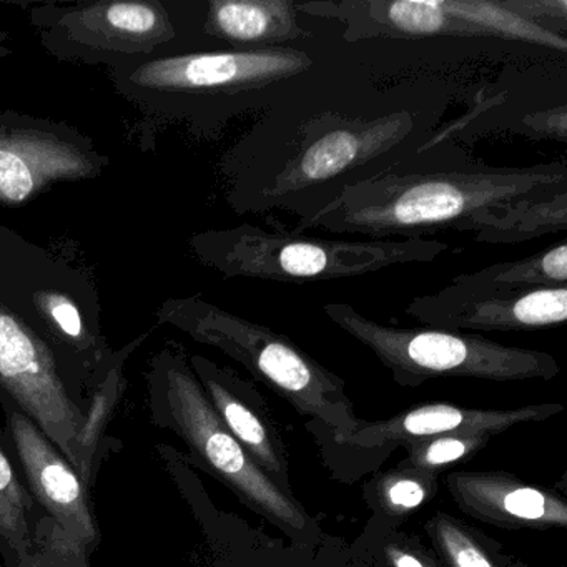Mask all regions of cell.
<instances>
[{
    "instance_id": "obj_4",
    "label": "cell",
    "mask_w": 567,
    "mask_h": 567,
    "mask_svg": "<svg viewBox=\"0 0 567 567\" xmlns=\"http://www.w3.org/2000/svg\"><path fill=\"white\" fill-rule=\"evenodd\" d=\"M198 264L225 278L303 284L357 278L398 265L430 264L451 250L430 238L331 240L257 225L214 228L188 240Z\"/></svg>"
},
{
    "instance_id": "obj_29",
    "label": "cell",
    "mask_w": 567,
    "mask_h": 567,
    "mask_svg": "<svg viewBox=\"0 0 567 567\" xmlns=\"http://www.w3.org/2000/svg\"><path fill=\"white\" fill-rule=\"evenodd\" d=\"M527 125L539 134L549 135V137L559 138L566 142V109L559 107L554 111L537 112V114L527 117Z\"/></svg>"
},
{
    "instance_id": "obj_23",
    "label": "cell",
    "mask_w": 567,
    "mask_h": 567,
    "mask_svg": "<svg viewBox=\"0 0 567 567\" xmlns=\"http://www.w3.org/2000/svg\"><path fill=\"white\" fill-rule=\"evenodd\" d=\"M436 491V474L401 463L368 484V501L378 513L401 519L416 513Z\"/></svg>"
},
{
    "instance_id": "obj_13",
    "label": "cell",
    "mask_w": 567,
    "mask_h": 567,
    "mask_svg": "<svg viewBox=\"0 0 567 567\" xmlns=\"http://www.w3.org/2000/svg\"><path fill=\"white\" fill-rule=\"evenodd\" d=\"M406 315L423 327L476 334L543 330L566 323L567 287L514 290L457 275L436 293L413 298Z\"/></svg>"
},
{
    "instance_id": "obj_15",
    "label": "cell",
    "mask_w": 567,
    "mask_h": 567,
    "mask_svg": "<svg viewBox=\"0 0 567 567\" xmlns=\"http://www.w3.org/2000/svg\"><path fill=\"white\" fill-rule=\"evenodd\" d=\"M563 411V404L557 403L526 404L513 410H480L434 401L408 408L386 420H360L357 427L341 440V444L377 450L384 446H404L413 441L443 434L494 436L517 424L550 420Z\"/></svg>"
},
{
    "instance_id": "obj_27",
    "label": "cell",
    "mask_w": 567,
    "mask_h": 567,
    "mask_svg": "<svg viewBox=\"0 0 567 567\" xmlns=\"http://www.w3.org/2000/svg\"><path fill=\"white\" fill-rule=\"evenodd\" d=\"M501 4L519 18L546 29H549L547 22H560L563 28L567 22L566 0H501Z\"/></svg>"
},
{
    "instance_id": "obj_17",
    "label": "cell",
    "mask_w": 567,
    "mask_h": 567,
    "mask_svg": "<svg viewBox=\"0 0 567 567\" xmlns=\"http://www.w3.org/2000/svg\"><path fill=\"white\" fill-rule=\"evenodd\" d=\"M447 489L467 516L504 529H564L566 499L504 471H454Z\"/></svg>"
},
{
    "instance_id": "obj_9",
    "label": "cell",
    "mask_w": 567,
    "mask_h": 567,
    "mask_svg": "<svg viewBox=\"0 0 567 567\" xmlns=\"http://www.w3.org/2000/svg\"><path fill=\"white\" fill-rule=\"evenodd\" d=\"M29 21L49 55L109 71L187 54L174 0H94L32 6Z\"/></svg>"
},
{
    "instance_id": "obj_11",
    "label": "cell",
    "mask_w": 567,
    "mask_h": 567,
    "mask_svg": "<svg viewBox=\"0 0 567 567\" xmlns=\"http://www.w3.org/2000/svg\"><path fill=\"white\" fill-rule=\"evenodd\" d=\"M109 164L68 122L0 111V207H22L59 184L95 181Z\"/></svg>"
},
{
    "instance_id": "obj_28",
    "label": "cell",
    "mask_w": 567,
    "mask_h": 567,
    "mask_svg": "<svg viewBox=\"0 0 567 567\" xmlns=\"http://www.w3.org/2000/svg\"><path fill=\"white\" fill-rule=\"evenodd\" d=\"M384 567H440L436 560L406 537H393L383 544Z\"/></svg>"
},
{
    "instance_id": "obj_30",
    "label": "cell",
    "mask_w": 567,
    "mask_h": 567,
    "mask_svg": "<svg viewBox=\"0 0 567 567\" xmlns=\"http://www.w3.org/2000/svg\"><path fill=\"white\" fill-rule=\"evenodd\" d=\"M14 52L11 45V34L8 31H0V61L9 58Z\"/></svg>"
},
{
    "instance_id": "obj_20",
    "label": "cell",
    "mask_w": 567,
    "mask_h": 567,
    "mask_svg": "<svg viewBox=\"0 0 567 567\" xmlns=\"http://www.w3.org/2000/svg\"><path fill=\"white\" fill-rule=\"evenodd\" d=\"M567 227V190L537 195L494 215L476 218L464 234L480 244H520L557 234Z\"/></svg>"
},
{
    "instance_id": "obj_3",
    "label": "cell",
    "mask_w": 567,
    "mask_h": 567,
    "mask_svg": "<svg viewBox=\"0 0 567 567\" xmlns=\"http://www.w3.org/2000/svg\"><path fill=\"white\" fill-rule=\"evenodd\" d=\"M145 380L148 420L154 426L181 437L202 470L224 483L241 503L291 539L318 543L317 523L293 493L281 489L227 430L184 351L172 347L157 351Z\"/></svg>"
},
{
    "instance_id": "obj_12",
    "label": "cell",
    "mask_w": 567,
    "mask_h": 567,
    "mask_svg": "<svg viewBox=\"0 0 567 567\" xmlns=\"http://www.w3.org/2000/svg\"><path fill=\"white\" fill-rule=\"evenodd\" d=\"M0 398L28 414L51 443L75 463L85 401L62 373L51 348L0 305Z\"/></svg>"
},
{
    "instance_id": "obj_21",
    "label": "cell",
    "mask_w": 567,
    "mask_h": 567,
    "mask_svg": "<svg viewBox=\"0 0 567 567\" xmlns=\"http://www.w3.org/2000/svg\"><path fill=\"white\" fill-rule=\"evenodd\" d=\"M42 517L0 433V557L4 567H14L34 547Z\"/></svg>"
},
{
    "instance_id": "obj_18",
    "label": "cell",
    "mask_w": 567,
    "mask_h": 567,
    "mask_svg": "<svg viewBox=\"0 0 567 567\" xmlns=\"http://www.w3.org/2000/svg\"><path fill=\"white\" fill-rule=\"evenodd\" d=\"M202 34L227 42L234 51L281 48L305 38L291 0H210Z\"/></svg>"
},
{
    "instance_id": "obj_19",
    "label": "cell",
    "mask_w": 567,
    "mask_h": 567,
    "mask_svg": "<svg viewBox=\"0 0 567 567\" xmlns=\"http://www.w3.org/2000/svg\"><path fill=\"white\" fill-rule=\"evenodd\" d=\"M147 338L148 333L138 334L121 350L112 351L94 386L89 391L84 420L75 440L74 467L91 491L97 483L102 461L112 451V440L107 436V430L127 388L125 364Z\"/></svg>"
},
{
    "instance_id": "obj_14",
    "label": "cell",
    "mask_w": 567,
    "mask_h": 567,
    "mask_svg": "<svg viewBox=\"0 0 567 567\" xmlns=\"http://www.w3.org/2000/svg\"><path fill=\"white\" fill-rule=\"evenodd\" d=\"M0 406L6 447L32 499L42 514L94 554L102 534L87 484L28 414L8 398H0Z\"/></svg>"
},
{
    "instance_id": "obj_26",
    "label": "cell",
    "mask_w": 567,
    "mask_h": 567,
    "mask_svg": "<svg viewBox=\"0 0 567 567\" xmlns=\"http://www.w3.org/2000/svg\"><path fill=\"white\" fill-rule=\"evenodd\" d=\"M91 556L87 547L72 539L44 514L34 547L14 567H92Z\"/></svg>"
},
{
    "instance_id": "obj_2",
    "label": "cell",
    "mask_w": 567,
    "mask_h": 567,
    "mask_svg": "<svg viewBox=\"0 0 567 567\" xmlns=\"http://www.w3.org/2000/svg\"><path fill=\"white\" fill-rule=\"evenodd\" d=\"M0 305L51 348L87 403L114 351L102 331L101 298L91 275L0 225Z\"/></svg>"
},
{
    "instance_id": "obj_16",
    "label": "cell",
    "mask_w": 567,
    "mask_h": 567,
    "mask_svg": "<svg viewBox=\"0 0 567 567\" xmlns=\"http://www.w3.org/2000/svg\"><path fill=\"white\" fill-rule=\"evenodd\" d=\"M188 363L235 440L281 489L291 493L287 447L261 394L234 371L200 354L188 357Z\"/></svg>"
},
{
    "instance_id": "obj_22",
    "label": "cell",
    "mask_w": 567,
    "mask_h": 567,
    "mask_svg": "<svg viewBox=\"0 0 567 567\" xmlns=\"http://www.w3.org/2000/svg\"><path fill=\"white\" fill-rule=\"evenodd\" d=\"M463 275L473 284L514 290L566 287L567 245L560 241L523 260L504 261Z\"/></svg>"
},
{
    "instance_id": "obj_24",
    "label": "cell",
    "mask_w": 567,
    "mask_h": 567,
    "mask_svg": "<svg viewBox=\"0 0 567 567\" xmlns=\"http://www.w3.org/2000/svg\"><path fill=\"white\" fill-rule=\"evenodd\" d=\"M424 529L446 567H501L477 539V534L456 517L434 514Z\"/></svg>"
},
{
    "instance_id": "obj_5",
    "label": "cell",
    "mask_w": 567,
    "mask_h": 567,
    "mask_svg": "<svg viewBox=\"0 0 567 567\" xmlns=\"http://www.w3.org/2000/svg\"><path fill=\"white\" fill-rule=\"evenodd\" d=\"M157 320L244 364L298 413L323 423L338 443L357 427L360 420L344 381L287 334L230 313L200 297L164 301L158 307Z\"/></svg>"
},
{
    "instance_id": "obj_8",
    "label": "cell",
    "mask_w": 567,
    "mask_h": 567,
    "mask_svg": "<svg viewBox=\"0 0 567 567\" xmlns=\"http://www.w3.org/2000/svg\"><path fill=\"white\" fill-rule=\"evenodd\" d=\"M331 323L363 344L404 388L441 378L497 381H549L560 367L553 354L530 348L507 347L483 334L437 328H396L364 317L348 303L323 305Z\"/></svg>"
},
{
    "instance_id": "obj_10",
    "label": "cell",
    "mask_w": 567,
    "mask_h": 567,
    "mask_svg": "<svg viewBox=\"0 0 567 567\" xmlns=\"http://www.w3.org/2000/svg\"><path fill=\"white\" fill-rule=\"evenodd\" d=\"M344 38H497L566 54L563 34L526 21L501 0H367L338 6Z\"/></svg>"
},
{
    "instance_id": "obj_6",
    "label": "cell",
    "mask_w": 567,
    "mask_h": 567,
    "mask_svg": "<svg viewBox=\"0 0 567 567\" xmlns=\"http://www.w3.org/2000/svg\"><path fill=\"white\" fill-rule=\"evenodd\" d=\"M313 65L291 48L167 55L109 71L117 94L152 121L204 124L217 102L288 81Z\"/></svg>"
},
{
    "instance_id": "obj_1",
    "label": "cell",
    "mask_w": 567,
    "mask_h": 567,
    "mask_svg": "<svg viewBox=\"0 0 567 567\" xmlns=\"http://www.w3.org/2000/svg\"><path fill=\"white\" fill-rule=\"evenodd\" d=\"M560 190H567V168L560 162L524 168L446 165L433 171H403L398 162L348 187L295 231L323 228L370 240L426 238L436 231H466L476 218Z\"/></svg>"
},
{
    "instance_id": "obj_7",
    "label": "cell",
    "mask_w": 567,
    "mask_h": 567,
    "mask_svg": "<svg viewBox=\"0 0 567 567\" xmlns=\"http://www.w3.org/2000/svg\"><path fill=\"white\" fill-rule=\"evenodd\" d=\"M420 128L416 115L408 111L368 121L317 122L261 187L258 202L261 208H288L305 220L315 200H321V210L351 185L396 165L398 154H408V141Z\"/></svg>"
},
{
    "instance_id": "obj_25",
    "label": "cell",
    "mask_w": 567,
    "mask_h": 567,
    "mask_svg": "<svg viewBox=\"0 0 567 567\" xmlns=\"http://www.w3.org/2000/svg\"><path fill=\"white\" fill-rule=\"evenodd\" d=\"M489 440L491 436L487 434H443L424 437L404 444L408 457L403 463L437 476L451 464L471 460L474 454L487 446Z\"/></svg>"
}]
</instances>
